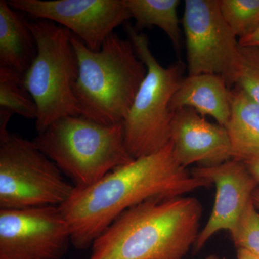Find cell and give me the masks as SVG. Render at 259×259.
<instances>
[{"mask_svg": "<svg viewBox=\"0 0 259 259\" xmlns=\"http://www.w3.org/2000/svg\"><path fill=\"white\" fill-rule=\"evenodd\" d=\"M211 186L180 164L169 141L157 152L115 168L93 185L75 187L59 207L69 225L71 244L83 250L127 209L151 199L182 197Z\"/></svg>", "mask_w": 259, "mask_h": 259, "instance_id": "6da1fadb", "label": "cell"}, {"mask_svg": "<svg viewBox=\"0 0 259 259\" xmlns=\"http://www.w3.org/2000/svg\"><path fill=\"white\" fill-rule=\"evenodd\" d=\"M202 214L194 197L146 201L122 213L94 241L88 259H183Z\"/></svg>", "mask_w": 259, "mask_h": 259, "instance_id": "7a4b0ae2", "label": "cell"}, {"mask_svg": "<svg viewBox=\"0 0 259 259\" xmlns=\"http://www.w3.org/2000/svg\"><path fill=\"white\" fill-rule=\"evenodd\" d=\"M79 61L74 93L81 116L102 125L123 122L146 74L132 42L112 33L98 51L72 34Z\"/></svg>", "mask_w": 259, "mask_h": 259, "instance_id": "3957f363", "label": "cell"}, {"mask_svg": "<svg viewBox=\"0 0 259 259\" xmlns=\"http://www.w3.org/2000/svg\"><path fill=\"white\" fill-rule=\"evenodd\" d=\"M32 141L76 188L93 185L134 160L126 147L122 122L102 125L82 116H66Z\"/></svg>", "mask_w": 259, "mask_h": 259, "instance_id": "277c9868", "label": "cell"}, {"mask_svg": "<svg viewBox=\"0 0 259 259\" xmlns=\"http://www.w3.org/2000/svg\"><path fill=\"white\" fill-rule=\"evenodd\" d=\"M37 44V55L24 73L22 84L37 109L35 128L42 132L66 116H81L74 93L79 61L72 33L53 22H28Z\"/></svg>", "mask_w": 259, "mask_h": 259, "instance_id": "5b68a950", "label": "cell"}, {"mask_svg": "<svg viewBox=\"0 0 259 259\" xmlns=\"http://www.w3.org/2000/svg\"><path fill=\"white\" fill-rule=\"evenodd\" d=\"M127 39L146 67L128 115L122 122L126 147L134 159L157 152L170 141L172 97L184 78L185 66L177 61L162 66L150 49L148 37L126 23Z\"/></svg>", "mask_w": 259, "mask_h": 259, "instance_id": "8992f818", "label": "cell"}, {"mask_svg": "<svg viewBox=\"0 0 259 259\" xmlns=\"http://www.w3.org/2000/svg\"><path fill=\"white\" fill-rule=\"evenodd\" d=\"M33 141L0 135V209L61 205L75 187Z\"/></svg>", "mask_w": 259, "mask_h": 259, "instance_id": "52a82bcc", "label": "cell"}, {"mask_svg": "<svg viewBox=\"0 0 259 259\" xmlns=\"http://www.w3.org/2000/svg\"><path fill=\"white\" fill-rule=\"evenodd\" d=\"M221 0H186L182 26L189 75H219L236 84L240 45L221 12Z\"/></svg>", "mask_w": 259, "mask_h": 259, "instance_id": "ba28073f", "label": "cell"}, {"mask_svg": "<svg viewBox=\"0 0 259 259\" xmlns=\"http://www.w3.org/2000/svg\"><path fill=\"white\" fill-rule=\"evenodd\" d=\"M70 243L57 206L0 209V259H60Z\"/></svg>", "mask_w": 259, "mask_h": 259, "instance_id": "9c48e42d", "label": "cell"}, {"mask_svg": "<svg viewBox=\"0 0 259 259\" xmlns=\"http://www.w3.org/2000/svg\"><path fill=\"white\" fill-rule=\"evenodd\" d=\"M8 4L35 20L57 23L90 50L102 49L117 27L131 19L122 0H10Z\"/></svg>", "mask_w": 259, "mask_h": 259, "instance_id": "30bf717a", "label": "cell"}, {"mask_svg": "<svg viewBox=\"0 0 259 259\" xmlns=\"http://www.w3.org/2000/svg\"><path fill=\"white\" fill-rule=\"evenodd\" d=\"M191 173L208 181L216 188L212 212L194 245V251L197 252L218 232L233 231L259 186L244 163L235 159L217 166H197Z\"/></svg>", "mask_w": 259, "mask_h": 259, "instance_id": "8fae6325", "label": "cell"}, {"mask_svg": "<svg viewBox=\"0 0 259 259\" xmlns=\"http://www.w3.org/2000/svg\"><path fill=\"white\" fill-rule=\"evenodd\" d=\"M170 141L177 161L185 168L193 163L199 167L217 166L232 159L226 127L210 123L190 107L173 112Z\"/></svg>", "mask_w": 259, "mask_h": 259, "instance_id": "7c38bea8", "label": "cell"}, {"mask_svg": "<svg viewBox=\"0 0 259 259\" xmlns=\"http://www.w3.org/2000/svg\"><path fill=\"white\" fill-rule=\"evenodd\" d=\"M232 91L222 76L211 74L189 75L172 97V112L190 107L202 116L208 115L226 127L231 114Z\"/></svg>", "mask_w": 259, "mask_h": 259, "instance_id": "4fadbf2b", "label": "cell"}, {"mask_svg": "<svg viewBox=\"0 0 259 259\" xmlns=\"http://www.w3.org/2000/svg\"><path fill=\"white\" fill-rule=\"evenodd\" d=\"M37 44L28 22L8 1H0V66L23 75L37 55Z\"/></svg>", "mask_w": 259, "mask_h": 259, "instance_id": "5bb4252c", "label": "cell"}, {"mask_svg": "<svg viewBox=\"0 0 259 259\" xmlns=\"http://www.w3.org/2000/svg\"><path fill=\"white\" fill-rule=\"evenodd\" d=\"M225 127L232 159L245 163L259 157V104L240 89L232 91L231 117Z\"/></svg>", "mask_w": 259, "mask_h": 259, "instance_id": "9a60e30c", "label": "cell"}, {"mask_svg": "<svg viewBox=\"0 0 259 259\" xmlns=\"http://www.w3.org/2000/svg\"><path fill=\"white\" fill-rule=\"evenodd\" d=\"M131 18L136 20L139 31L156 26L169 38L178 54L182 48V36L177 10L179 0H122Z\"/></svg>", "mask_w": 259, "mask_h": 259, "instance_id": "2e32d148", "label": "cell"}, {"mask_svg": "<svg viewBox=\"0 0 259 259\" xmlns=\"http://www.w3.org/2000/svg\"><path fill=\"white\" fill-rule=\"evenodd\" d=\"M23 75L0 66V109L30 120H36V104L22 84Z\"/></svg>", "mask_w": 259, "mask_h": 259, "instance_id": "e0dca14e", "label": "cell"}, {"mask_svg": "<svg viewBox=\"0 0 259 259\" xmlns=\"http://www.w3.org/2000/svg\"><path fill=\"white\" fill-rule=\"evenodd\" d=\"M220 8L238 40L249 36L259 28V0H221Z\"/></svg>", "mask_w": 259, "mask_h": 259, "instance_id": "ac0fdd59", "label": "cell"}, {"mask_svg": "<svg viewBox=\"0 0 259 259\" xmlns=\"http://www.w3.org/2000/svg\"><path fill=\"white\" fill-rule=\"evenodd\" d=\"M231 236L238 249L259 256V212L253 199L242 213Z\"/></svg>", "mask_w": 259, "mask_h": 259, "instance_id": "d6986e66", "label": "cell"}, {"mask_svg": "<svg viewBox=\"0 0 259 259\" xmlns=\"http://www.w3.org/2000/svg\"><path fill=\"white\" fill-rule=\"evenodd\" d=\"M235 86L259 104V47L240 45L239 69Z\"/></svg>", "mask_w": 259, "mask_h": 259, "instance_id": "ffe728a7", "label": "cell"}, {"mask_svg": "<svg viewBox=\"0 0 259 259\" xmlns=\"http://www.w3.org/2000/svg\"><path fill=\"white\" fill-rule=\"evenodd\" d=\"M240 45L243 47H259V28L249 36L243 37L238 40Z\"/></svg>", "mask_w": 259, "mask_h": 259, "instance_id": "44dd1931", "label": "cell"}, {"mask_svg": "<svg viewBox=\"0 0 259 259\" xmlns=\"http://www.w3.org/2000/svg\"><path fill=\"white\" fill-rule=\"evenodd\" d=\"M243 163L251 174L252 176L254 177L259 186V157L253 158Z\"/></svg>", "mask_w": 259, "mask_h": 259, "instance_id": "7402d4cb", "label": "cell"}, {"mask_svg": "<svg viewBox=\"0 0 259 259\" xmlns=\"http://www.w3.org/2000/svg\"><path fill=\"white\" fill-rule=\"evenodd\" d=\"M237 259H259L258 255L252 254L249 252L243 249H238Z\"/></svg>", "mask_w": 259, "mask_h": 259, "instance_id": "603a6c76", "label": "cell"}, {"mask_svg": "<svg viewBox=\"0 0 259 259\" xmlns=\"http://www.w3.org/2000/svg\"><path fill=\"white\" fill-rule=\"evenodd\" d=\"M252 199H253V203H254L255 207L259 211V187L255 189L252 195Z\"/></svg>", "mask_w": 259, "mask_h": 259, "instance_id": "cb8c5ba5", "label": "cell"}, {"mask_svg": "<svg viewBox=\"0 0 259 259\" xmlns=\"http://www.w3.org/2000/svg\"><path fill=\"white\" fill-rule=\"evenodd\" d=\"M206 259H219V258H218L217 255H209L208 257H207V258H206Z\"/></svg>", "mask_w": 259, "mask_h": 259, "instance_id": "d4e9b609", "label": "cell"}]
</instances>
